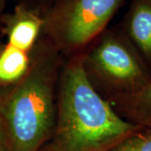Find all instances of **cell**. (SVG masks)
Masks as SVG:
<instances>
[{
  "instance_id": "cell-6",
  "label": "cell",
  "mask_w": 151,
  "mask_h": 151,
  "mask_svg": "<svg viewBox=\"0 0 151 151\" xmlns=\"http://www.w3.org/2000/svg\"><path fill=\"white\" fill-rule=\"evenodd\" d=\"M119 25L151 70V0H131Z\"/></svg>"
},
{
  "instance_id": "cell-7",
  "label": "cell",
  "mask_w": 151,
  "mask_h": 151,
  "mask_svg": "<svg viewBox=\"0 0 151 151\" xmlns=\"http://www.w3.org/2000/svg\"><path fill=\"white\" fill-rule=\"evenodd\" d=\"M108 103L130 124L140 129H151V80L134 94Z\"/></svg>"
},
{
  "instance_id": "cell-9",
  "label": "cell",
  "mask_w": 151,
  "mask_h": 151,
  "mask_svg": "<svg viewBox=\"0 0 151 151\" xmlns=\"http://www.w3.org/2000/svg\"><path fill=\"white\" fill-rule=\"evenodd\" d=\"M110 151H151V129H139Z\"/></svg>"
},
{
  "instance_id": "cell-10",
  "label": "cell",
  "mask_w": 151,
  "mask_h": 151,
  "mask_svg": "<svg viewBox=\"0 0 151 151\" xmlns=\"http://www.w3.org/2000/svg\"><path fill=\"white\" fill-rule=\"evenodd\" d=\"M59 1L60 0H20L19 4H22L29 9H31L43 15L50 7Z\"/></svg>"
},
{
  "instance_id": "cell-4",
  "label": "cell",
  "mask_w": 151,
  "mask_h": 151,
  "mask_svg": "<svg viewBox=\"0 0 151 151\" xmlns=\"http://www.w3.org/2000/svg\"><path fill=\"white\" fill-rule=\"evenodd\" d=\"M124 0H60L44 14L43 35L61 55H76L108 29Z\"/></svg>"
},
{
  "instance_id": "cell-3",
  "label": "cell",
  "mask_w": 151,
  "mask_h": 151,
  "mask_svg": "<svg viewBox=\"0 0 151 151\" xmlns=\"http://www.w3.org/2000/svg\"><path fill=\"white\" fill-rule=\"evenodd\" d=\"M84 50L78 54L85 74L108 102L134 94L151 80V70L120 25L106 29Z\"/></svg>"
},
{
  "instance_id": "cell-1",
  "label": "cell",
  "mask_w": 151,
  "mask_h": 151,
  "mask_svg": "<svg viewBox=\"0 0 151 151\" xmlns=\"http://www.w3.org/2000/svg\"><path fill=\"white\" fill-rule=\"evenodd\" d=\"M139 129L119 116L92 87L80 55L63 62L55 125L47 151H110Z\"/></svg>"
},
{
  "instance_id": "cell-13",
  "label": "cell",
  "mask_w": 151,
  "mask_h": 151,
  "mask_svg": "<svg viewBox=\"0 0 151 151\" xmlns=\"http://www.w3.org/2000/svg\"><path fill=\"white\" fill-rule=\"evenodd\" d=\"M0 19H1V17H0ZM0 23H1V22H0Z\"/></svg>"
},
{
  "instance_id": "cell-11",
  "label": "cell",
  "mask_w": 151,
  "mask_h": 151,
  "mask_svg": "<svg viewBox=\"0 0 151 151\" xmlns=\"http://www.w3.org/2000/svg\"><path fill=\"white\" fill-rule=\"evenodd\" d=\"M0 151H9L5 130L1 118H0Z\"/></svg>"
},
{
  "instance_id": "cell-8",
  "label": "cell",
  "mask_w": 151,
  "mask_h": 151,
  "mask_svg": "<svg viewBox=\"0 0 151 151\" xmlns=\"http://www.w3.org/2000/svg\"><path fill=\"white\" fill-rule=\"evenodd\" d=\"M30 65L28 53L8 43L0 45V88L11 86L21 80Z\"/></svg>"
},
{
  "instance_id": "cell-12",
  "label": "cell",
  "mask_w": 151,
  "mask_h": 151,
  "mask_svg": "<svg viewBox=\"0 0 151 151\" xmlns=\"http://www.w3.org/2000/svg\"><path fill=\"white\" fill-rule=\"evenodd\" d=\"M4 2H5V0H0V13H1V11L3 10V9H4Z\"/></svg>"
},
{
  "instance_id": "cell-2",
  "label": "cell",
  "mask_w": 151,
  "mask_h": 151,
  "mask_svg": "<svg viewBox=\"0 0 151 151\" xmlns=\"http://www.w3.org/2000/svg\"><path fill=\"white\" fill-rule=\"evenodd\" d=\"M62 55L41 35L19 82L0 88V118L9 151H40L55 125Z\"/></svg>"
},
{
  "instance_id": "cell-5",
  "label": "cell",
  "mask_w": 151,
  "mask_h": 151,
  "mask_svg": "<svg viewBox=\"0 0 151 151\" xmlns=\"http://www.w3.org/2000/svg\"><path fill=\"white\" fill-rule=\"evenodd\" d=\"M0 22L7 43L28 53L40 40L45 24L41 14L22 4H18L13 12L2 15Z\"/></svg>"
}]
</instances>
